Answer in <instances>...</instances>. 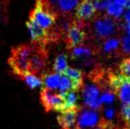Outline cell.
Wrapping results in <instances>:
<instances>
[{
	"instance_id": "cell-34",
	"label": "cell",
	"mask_w": 130,
	"mask_h": 129,
	"mask_svg": "<svg viewBox=\"0 0 130 129\" xmlns=\"http://www.w3.org/2000/svg\"><path fill=\"white\" fill-rule=\"evenodd\" d=\"M127 8L130 9V0H127Z\"/></svg>"
},
{
	"instance_id": "cell-24",
	"label": "cell",
	"mask_w": 130,
	"mask_h": 129,
	"mask_svg": "<svg viewBox=\"0 0 130 129\" xmlns=\"http://www.w3.org/2000/svg\"><path fill=\"white\" fill-rule=\"evenodd\" d=\"M120 74L127 78H130V57L126 58L121 61L120 65Z\"/></svg>"
},
{
	"instance_id": "cell-29",
	"label": "cell",
	"mask_w": 130,
	"mask_h": 129,
	"mask_svg": "<svg viewBox=\"0 0 130 129\" xmlns=\"http://www.w3.org/2000/svg\"><path fill=\"white\" fill-rule=\"evenodd\" d=\"M104 119L112 122V119L115 116V110L112 107H106L104 110Z\"/></svg>"
},
{
	"instance_id": "cell-18",
	"label": "cell",
	"mask_w": 130,
	"mask_h": 129,
	"mask_svg": "<svg viewBox=\"0 0 130 129\" xmlns=\"http://www.w3.org/2000/svg\"><path fill=\"white\" fill-rule=\"evenodd\" d=\"M21 79L25 81V83L27 85V87L32 88V89L39 88V87H42L43 85V80H42L41 77L35 75L33 73H30V72H27V74H25Z\"/></svg>"
},
{
	"instance_id": "cell-35",
	"label": "cell",
	"mask_w": 130,
	"mask_h": 129,
	"mask_svg": "<svg viewBox=\"0 0 130 129\" xmlns=\"http://www.w3.org/2000/svg\"><path fill=\"white\" fill-rule=\"evenodd\" d=\"M2 21V18H1V16H0V21Z\"/></svg>"
},
{
	"instance_id": "cell-5",
	"label": "cell",
	"mask_w": 130,
	"mask_h": 129,
	"mask_svg": "<svg viewBox=\"0 0 130 129\" xmlns=\"http://www.w3.org/2000/svg\"><path fill=\"white\" fill-rule=\"evenodd\" d=\"M86 29H88L87 22L79 21V20H73L68 34L65 40L67 43V48L68 50L85 43L88 34Z\"/></svg>"
},
{
	"instance_id": "cell-6",
	"label": "cell",
	"mask_w": 130,
	"mask_h": 129,
	"mask_svg": "<svg viewBox=\"0 0 130 129\" xmlns=\"http://www.w3.org/2000/svg\"><path fill=\"white\" fill-rule=\"evenodd\" d=\"M40 100L44 107L45 112L58 110L62 112L65 106V100L60 94L52 92L47 88H43L40 93Z\"/></svg>"
},
{
	"instance_id": "cell-7",
	"label": "cell",
	"mask_w": 130,
	"mask_h": 129,
	"mask_svg": "<svg viewBox=\"0 0 130 129\" xmlns=\"http://www.w3.org/2000/svg\"><path fill=\"white\" fill-rule=\"evenodd\" d=\"M98 119L99 116L96 110L80 107L76 121V127L77 129H92L98 126Z\"/></svg>"
},
{
	"instance_id": "cell-21",
	"label": "cell",
	"mask_w": 130,
	"mask_h": 129,
	"mask_svg": "<svg viewBox=\"0 0 130 129\" xmlns=\"http://www.w3.org/2000/svg\"><path fill=\"white\" fill-rule=\"evenodd\" d=\"M124 7L122 6H120V5H116L115 3L111 2V4L109 5L106 10H107V14L110 16H113L115 18H120L121 16L122 12H123V10H124Z\"/></svg>"
},
{
	"instance_id": "cell-20",
	"label": "cell",
	"mask_w": 130,
	"mask_h": 129,
	"mask_svg": "<svg viewBox=\"0 0 130 129\" xmlns=\"http://www.w3.org/2000/svg\"><path fill=\"white\" fill-rule=\"evenodd\" d=\"M65 74L73 82H84L83 81V72L82 71L76 68H68L66 70Z\"/></svg>"
},
{
	"instance_id": "cell-15",
	"label": "cell",
	"mask_w": 130,
	"mask_h": 129,
	"mask_svg": "<svg viewBox=\"0 0 130 129\" xmlns=\"http://www.w3.org/2000/svg\"><path fill=\"white\" fill-rule=\"evenodd\" d=\"M60 79H61V76L57 72H45L42 76L43 85L45 86V88L49 89H54L56 88H58Z\"/></svg>"
},
{
	"instance_id": "cell-28",
	"label": "cell",
	"mask_w": 130,
	"mask_h": 129,
	"mask_svg": "<svg viewBox=\"0 0 130 129\" xmlns=\"http://www.w3.org/2000/svg\"><path fill=\"white\" fill-rule=\"evenodd\" d=\"M114 126L115 125L113 124V122H110L104 118H101V120L98 122L96 129H112Z\"/></svg>"
},
{
	"instance_id": "cell-31",
	"label": "cell",
	"mask_w": 130,
	"mask_h": 129,
	"mask_svg": "<svg viewBox=\"0 0 130 129\" xmlns=\"http://www.w3.org/2000/svg\"><path fill=\"white\" fill-rule=\"evenodd\" d=\"M113 3H115L116 5H120V6H126L127 5V0H113Z\"/></svg>"
},
{
	"instance_id": "cell-37",
	"label": "cell",
	"mask_w": 130,
	"mask_h": 129,
	"mask_svg": "<svg viewBox=\"0 0 130 129\" xmlns=\"http://www.w3.org/2000/svg\"><path fill=\"white\" fill-rule=\"evenodd\" d=\"M129 80H130V78H129Z\"/></svg>"
},
{
	"instance_id": "cell-10",
	"label": "cell",
	"mask_w": 130,
	"mask_h": 129,
	"mask_svg": "<svg viewBox=\"0 0 130 129\" xmlns=\"http://www.w3.org/2000/svg\"><path fill=\"white\" fill-rule=\"evenodd\" d=\"M96 8L91 0H82L76 8L75 16L77 20L82 21H90L96 15Z\"/></svg>"
},
{
	"instance_id": "cell-23",
	"label": "cell",
	"mask_w": 130,
	"mask_h": 129,
	"mask_svg": "<svg viewBox=\"0 0 130 129\" xmlns=\"http://www.w3.org/2000/svg\"><path fill=\"white\" fill-rule=\"evenodd\" d=\"M70 88H72V81H71V80L67 76H61L59 86H58V89L60 91L59 94L69 91Z\"/></svg>"
},
{
	"instance_id": "cell-22",
	"label": "cell",
	"mask_w": 130,
	"mask_h": 129,
	"mask_svg": "<svg viewBox=\"0 0 130 129\" xmlns=\"http://www.w3.org/2000/svg\"><path fill=\"white\" fill-rule=\"evenodd\" d=\"M120 118L125 123L126 126L130 127V105L122 104L121 112H120Z\"/></svg>"
},
{
	"instance_id": "cell-9",
	"label": "cell",
	"mask_w": 130,
	"mask_h": 129,
	"mask_svg": "<svg viewBox=\"0 0 130 129\" xmlns=\"http://www.w3.org/2000/svg\"><path fill=\"white\" fill-rule=\"evenodd\" d=\"M80 109V107L77 106L60 112V114L58 116V122L61 129H77L76 121Z\"/></svg>"
},
{
	"instance_id": "cell-14",
	"label": "cell",
	"mask_w": 130,
	"mask_h": 129,
	"mask_svg": "<svg viewBox=\"0 0 130 129\" xmlns=\"http://www.w3.org/2000/svg\"><path fill=\"white\" fill-rule=\"evenodd\" d=\"M120 42L118 38H109L103 42V51L109 56H120L121 50H120Z\"/></svg>"
},
{
	"instance_id": "cell-27",
	"label": "cell",
	"mask_w": 130,
	"mask_h": 129,
	"mask_svg": "<svg viewBox=\"0 0 130 129\" xmlns=\"http://www.w3.org/2000/svg\"><path fill=\"white\" fill-rule=\"evenodd\" d=\"M111 4V0H98V1H95L94 6L96 10H104V9H107Z\"/></svg>"
},
{
	"instance_id": "cell-1",
	"label": "cell",
	"mask_w": 130,
	"mask_h": 129,
	"mask_svg": "<svg viewBox=\"0 0 130 129\" xmlns=\"http://www.w3.org/2000/svg\"><path fill=\"white\" fill-rule=\"evenodd\" d=\"M89 31L95 38V40L104 42L109 39L110 36L120 31V23L110 16L98 14L95 15L88 23Z\"/></svg>"
},
{
	"instance_id": "cell-36",
	"label": "cell",
	"mask_w": 130,
	"mask_h": 129,
	"mask_svg": "<svg viewBox=\"0 0 130 129\" xmlns=\"http://www.w3.org/2000/svg\"><path fill=\"white\" fill-rule=\"evenodd\" d=\"M95 1H98V0H95Z\"/></svg>"
},
{
	"instance_id": "cell-17",
	"label": "cell",
	"mask_w": 130,
	"mask_h": 129,
	"mask_svg": "<svg viewBox=\"0 0 130 129\" xmlns=\"http://www.w3.org/2000/svg\"><path fill=\"white\" fill-rule=\"evenodd\" d=\"M60 95L63 97L64 100H65V106H64V110H68V109H72L74 107H77L76 103L78 100V95L75 91L74 90H69L65 93H62ZM62 110V112H63Z\"/></svg>"
},
{
	"instance_id": "cell-2",
	"label": "cell",
	"mask_w": 130,
	"mask_h": 129,
	"mask_svg": "<svg viewBox=\"0 0 130 129\" xmlns=\"http://www.w3.org/2000/svg\"><path fill=\"white\" fill-rule=\"evenodd\" d=\"M35 43L21 44L12 49V53L8 59V64L12 72L19 78H22L28 72V60L34 50Z\"/></svg>"
},
{
	"instance_id": "cell-4",
	"label": "cell",
	"mask_w": 130,
	"mask_h": 129,
	"mask_svg": "<svg viewBox=\"0 0 130 129\" xmlns=\"http://www.w3.org/2000/svg\"><path fill=\"white\" fill-rule=\"evenodd\" d=\"M34 50L29 57L28 60V72L35 75L42 76L45 73V68L48 60V50L44 45L35 43Z\"/></svg>"
},
{
	"instance_id": "cell-25",
	"label": "cell",
	"mask_w": 130,
	"mask_h": 129,
	"mask_svg": "<svg viewBox=\"0 0 130 129\" xmlns=\"http://www.w3.org/2000/svg\"><path fill=\"white\" fill-rule=\"evenodd\" d=\"M115 95L113 92H111L110 89L105 90L104 92H103V95L100 97V102L102 103H111L114 100Z\"/></svg>"
},
{
	"instance_id": "cell-13",
	"label": "cell",
	"mask_w": 130,
	"mask_h": 129,
	"mask_svg": "<svg viewBox=\"0 0 130 129\" xmlns=\"http://www.w3.org/2000/svg\"><path fill=\"white\" fill-rule=\"evenodd\" d=\"M58 12L63 17H70L72 12L78 6L80 0H58Z\"/></svg>"
},
{
	"instance_id": "cell-16",
	"label": "cell",
	"mask_w": 130,
	"mask_h": 129,
	"mask_svg": "<svg viewBox=\"0 0 130 129\" xmlns=\"http://www.w3.org/2000/svg\"><path fill=\"white\" fill-rule=\"evenodd\" d=\"M68 68L67 65V57L65 53H59L55 58L53 63V71L57 73H65L66 70Z\"/></svg>"
},
{
	"instance_id": "cell-8",
	"label": "cell",
	"mask_w": 130,
	"mask_h": 129,
	"mask_svg": "<svg viewBox=\"0 0 130 129\" xmlns=\"http://www.w3.org/2000/svg\"><path fill=\"white\" fill-rule=\"evenodd\" d=\"M84 104L92 110H99L102 103L100 102V89L95 84L84 85L82 88Z\"/></svg>"
},
{
	"instance_id": "cell-19",
	"label": "cell",
	"mask_w": 130,
	"mask_h": 129,
	"mask_svg": "<svg viewBox=\"0 0 130 129\" xmlns=\"http://www.w3.org/2000/svg\"><path fill=\"white\" fill-rule=\"evenodd\" d=\"M118 97L123 104L130 105V80L128 78L120 88L118 93Z\"/></svg>"
},
{
	"instance_id": "cell-33",
	"label": "cell",
	"mask_w": 130,
	"mask_h": 129,
	"mask_svg": "<svg viewBox=\"0 0 130 129\" xmlns=\"http://www.w3.org/2000/svg\"><path fill=\"white\" fill-rule=\"evenodd\" d=\"M124 28L126 29V31L128 33L129 36H130V23H127V24L124 26Z\"/></svg>"
},
{
	"instance_id": "cell-3",
	"label": "cell",
	"mask_w": 130,
	"mask_h": 129,
	"mask_svg": "<svg viewBox=\"0 0 130 129\" xmlns=\"http://www.w3.org/2000/svg\"><path fill=\"white\" fill-rule=\"evenodd\" d=\"M36 6L30 12L29 20L41 27L45 31H49L56 24L58 14L46 7L40 0H36Z\"/></svg>"
},
{
	"instance_id": "cell-32",
	"label": "cell",
	"mask_w": 130,
	"mask_h": 129,
	"mask_svg": "<svg viewBox=\"0 0 130 129\" xmlns=\"http://www.w3.org/2000/svg\"><path fill=\"white\" fill-rule=\"evenodd\" d=\"M125 20L127 23H130V9H128L127 12L125 14Z\"/></svg>"
},
{
	"instance_id": "cell-12",
	"label": "cell",
	"mask_w": 130,
	"mask_h": 129,
	"mask_svg": "<svg viewBox=\"0 0 130 129\" xmlns=\"http://www.w3.org/2000/svg\"><path fill=\"white\" fill-rule=\"evenodd\" d=\"M127 78L123 76L122 74H118L116 72L109 70L108 72V87L110 90L114 93V95H118L120 88L123 83L127 81Z\"/></svg>"
},
{
	"instance_id": "cell-30",
	"label": "cell",
	"mask_w": 130,
	"mask_h": 129,
	"mask_svg": "<svg viewBox=\"0 0 130 129\" xmlns=\"http://www.w3.org/2000/svg\"><path fill=\"white\" fill-rule=\"evenodd\" d=\"M9 0H0V16H5Z\"/></svg>"
},
{
	"instance_id": "cell-26",
	"label": "cell",
	"mask_w": 130,
	"mask_h": 129,
	"mask_svg": "<svg viewBox=\"0 0 130 129\" xmlns=\"http://www.w3.org/2000/svg\"><path fill=\"white\" fill-rule=\"evenodd\" d=\"M120 44H121V50L123 53H130V37L128 36H122L120 39Z\"/></svg>"
},
{
	"instance_id": "cell-11",
	"label": "cell",
	"mask_w": 130,
	"mask_h": 129,
	"mask_svg": "<svg viewBox=\"0 0 130 129\" xmlns=\"http://www.w3.org/2000/svg\"><path fill=\"white\" fill-rule=\"evenodd\" d=\"M27 27L29 33H30V35L33 42L41 43V44L44 45V46H46L49 43L48 32L45 31L41 27H39L36 23H35L34 21H30V20H28L27 21Z\"/></svg>"
}]
</instances>
